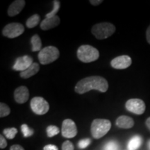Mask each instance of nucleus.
<instances>
[{
    "instance_id": "1",
    "label": "nucleus",
    "mask_w": 150,
    "mask_h": 150,
    "mask_svg": "<svg viewBox=\"0 0 150 150\" xmlns=\"http://www.w3.org/2000/svg\"><path fill=\"white\" fill-rule=\"evenodd\" d=\"M108 88L106 79L100 76H91L80 80L76 83L74 91L78 94H84L91 90H96L101 93H105Z\"/></svg>"
},
{
    "instance_id": "2",
    "label": "nucleus",
    "mask_w": 150,
    "mask_h": 150,
    "mask_svg": "<svg viewBox=\"0 0 150 150\" xmlns=\"http://www.w3.org/2000/svg\"><path fill=\"white\" fill-rule=\"evenodd\" d=\"M111 128V122L106 119H95L91 124V134L94 138L99 139Z\"/></svg>"
},
{
    "instance_id": "3",
    "label": "nucleus",
    "mask_w": 150,
    "mask_h": 150,
    "mask_svg": "<svg viewBox=\"0 0 150 150\" xmlns=\"http://www.w3.org/2000/svg\"><path fill=\"white\" fill-rule=\"evenodd\" d=\"M92 33L99 40H103L111 36L115 33V27L109 22L96 24L92 27Z\"/></svg>"
},
{
    "instance_id": "4",
    "label": "nucleus",
    "mask_w": 150,
    "mask_h": 150,
    "mask_svg": "<svg viewBox=\"0 0 150 150\" xmlns=\"http://www.w3.org/2000/svg\"><path fill=\"white\" fill-rule=\"evenodd\" d=\"M77 57L83 63H91L99 59V53L96 48L93 46L85 45L79 47L77 50Z\"/></svg>"
},
{
    "instance_id": "5",
    "label": "nucleus",
    "mask_w": 150,
    "mask_h": 150,
    "mask_svg": "<svg viewBox=\"0 0 150 150\" xmlns=\"http://www.w3.org/2000/svg\"><path fill=\"white\" fill-rule=\"evenodd\" d=\"M59 50L54 46H48L42 49L38 54V59L42 65L53 63L59 59Z\"/></svg>"
},
{
    "instance_id": "6",
    "label": "nucleus",
    "mask_w": 150,
    "mask_h": 150,
    "mask_svg": "<svg viewBox=\"0 0 150 150\" xmlns=\"http://www.w3.org/2000/svg\"><path fill=\"white\" fill-rule=\"evenodd\" d=\"M31 110L35 114L42 115L46 114L50 110L49 103L42 97H35L30 103Z\"/></svg>"
},
{
    "instance_id": "7",
    "label": "nucleus",
    "mask_w": 150,
    "mask_h": 150,
    "mask_svg": "<svg viewBox=\"0 0 150 150\" xmlns=\"http://www.w3.org/2000/svg\"><path fill=\"white\" fill-rule=\"evenodd\" d=\"M24 31V27L18 22L8 24L2 30V34L8 38H15L21 35Z\"/></svg>"
},
{
    "instance_id": "8",
    "label": "nucleus",
    "mask_w": 150,
    "mask_h": 150,
    "mask_svg": "<svg viewBox=\"0 0 150 150\" xmlns=\"http://www.w3.org/2000/svg\"><path fill=\"white\" fill-rule=\"evenodd\" d=\"M125 107L129 112L136 115H142L145 111L146 106L145 102L140 99H130L125 104Z\"/></svg>"
},
{
    "instance_id": "9",
    "label": "nucleus",
    "mask_w": 150,
    "mask_h": 150,
    "mask_svg": "<svg viewBox=\"0 0 150 150\" xmlns=\"http://www.w3.org/2000/svg\"><path fill=\"white\" fill-rule=\"evenodd\" d=\"M62 136L67 138H72L77 134L76 124L72 120L66 119L63 122L61 129Z\"/></svg>"
},
{
    "instance_id": "10",
    "label": "nucleus",
    "mask_w": 150,
    "mask_h": 150,
    "mask_svg": "<svg viewBox=\"0 0 150 150\" xmlns=\"http://www.w3.org/2000/svg\"><path fill=\"white\" fill-rule=\"evenodd\" d=\"M132 63L130 56L127 55H122L115 57L110 62V65L113 68L117 70H123L129 67Z\"/></svg>"
},
{
    "instance_id": "11",
    "label": "nucleus",
    "mask_w": 150,
    "mask_h": 150,
    "mask_svg": "<svg viewBox=\"0 0 150 150\" xmlns=\"http://www.w3.org/2000/svg\"><path fill=\"white\" fill-rule=\"evenodd\" d=\"M33 63L32 58L28 55H25L21 56V57H19L16 59V63H15L13 68L16 71L23 72V71L27 70L28 67L31 66Z\"/></svg>"
},
{
    "instance_id": "12",
    "label": "nucleus",
    "mask_w": 150,
    "mask_h": 150,
    "mask_svg": "<svg viewBox=\"0 0 150 150\" xmlns=\"http://www.w3.org/2000/svg\"><path fill=\"white\" fill-rule=\"evenodd\" d=\"M14 98L18 104H24L27 102L29 98V90L24 86L17 88L14 92Z\"/></svg>"
},
{
    "instance_id": "13",
    "label": "nucleus",
    "mask_w": 150,
    "mask_h": 150,
    "mask_svg": "<svg viewBox=\"0 0 150 150\" xmlns=\"http://www.w3.org/2000/svg\"><path fill=\"white\" fill-rule=\"evenodd\" d=\"M26 2L24 0H16L9 6L8 8V15L10 17H14L21 12Z\"/></svg>"
},
{
    "instance_id": "14",
    "label": "nucleus",
    "mask_w": 150,
    "mask_h": 150,
    "mask_svg": "<svg viewBox=\"0 0 150 150\" xmlns=\"http://www.w3.org/2000/svg\"><path fill=\"white\" fill-rule=\"evenodd\" d=\"M60 24V18L56 16L53 18H45L40 23V29L44 31L51 29L52 28L57 27Z\"/></svg>"
},
{
    "instance_id": "15",
    "label": "nucleus",
    "mask_w": 150,
    "mask_h": 150,
    "mask_svg": "<svg viewBox=\"0 0 150 150\" xmlns=\"http://www.w3.org/2000/svg\"><path fill=\"white\" fill-rule=\"evenodd\" d=\"M116 125L121 129H131L134 127V121L132 118L127 115H121L116 120Z\"/></svg>"
},
{
    "instance_id": "16",
    "label": "nucleus",
    "mask_w": 150,
    "mask_h": 150,
    "mask_svg": "<svg viewBox=\"0 0 150 150\" xmlns=\"http://www.w3.org/2000/svg\"><path fill=\"white\" fill-rule=\"evenodd\" d=\"M40 70V65L37 63H33L32 65L29 67H28L26 70L21 72L20 74V76L23 79H29L33 75L36 74Z\"/></svg>"
},
{
    "instance_id": "17",
    "label": "nucleus",
    "mask_w": 150,
    "mask_h": 150,
    "mask_svg": "<svg viewBox=\"0 0 150 150\" xmlns=\"http://www.w3.org/2000/svg\"><path fill=\"white\" fill-rule=\"evenodd\" d=\"M142 138L140 136H135L129 140L128 143L129 150H137L141 146Z\"/></svg>"
},
{
    "instance_id": "18",
    "label": "nucleus",
    "mask_w": 150,
    "mask_h": 150,
    "mask_svg": "<svg viewBox=\"0 0 150 150\" xmlns=\"http://www.w3.org/2000/svg\"><path fill=\"white\" fill-rule=\"evenodd\" d=\"M31 43L32 45L31 50L33 52H40L42 50V41L38 35L35 34L32 36L31 38Z\"/></svg>"
},
{
    "instance_id": "19",
    "label": "nucleus",
    "mask_w": 150,
    "mask_h": 150,
    "mask_svg": "<svg viewBox=\"0 0 150 150\" xmlns=\"http://www.w3.org/2000/svg\"><path fill=\"white\" fill-rule=\"evenodd\" d=\"M40 16L38 14H34L32 16H31L30 18L27 20L26 22V25L28 28L31 29V28L35 27L38 24L39 22H40Z\"/></svg>"
},
{
    "instance_id": "20",
    "label": "nucleus",
    "mask_w": 150,
    "mask_h": 150,
    "mask_svg": "<svg viewBox=\"0 0 150 150\" xmlns=\"http://www.w3.org/2000/svg\"><path fill=\"white\" fill-rule=\"evenodd\" d=\"M54 6H53V9L51 12L48 13L47 14H46L45 17L46 18H53V17L56 16V13L59 12L60 9V6H61V4H60V1H58V0H54L53 1Z\"/></svg>"
},
{
    "instance_id": "21",
    "label": "nucleus",
    "mask_w": 150,
    "mask_h": 150,
    "mask_svg": "<svg viewBox=\"0 0 150 150\" xmlns=\"http://www.w3.org/2000/svg\"><path fill=\"white\" fill-rule=\"evenodd\" d=\"M3 133L7 138H8V139H13L15 137H16V134H18V129L14 128V127H13V128H7L3 131Z\"/></svg>"
},
{
    "instance_id": "22",
    "label": "nucleus",
    "mask_w": 150,
    "mask_h": 150,
    "mask_svg": "<svg viewBox=\"0 0 150 150\" xmlns=\"http://www.w3.org/2000/svg\"><path fill=\"white\" fill-rule=\"evenodd\" d=\"M59 131L60 130L59 127L54 126V125H50L47 128V134L50 138H52V137H54L56 135L59 134Z\"/></svg>"
},
{
    "instance_id": "23",
    "label": "nucleus",
    "mask_w": 150,
    "mask_h": 150,
    "mask_svg": "<svg viewBox=\"0 0 150 150\" xmlns=\"http://www.w3.org/2000/svg\"><path fill=\"white\" fill-rule=\"evenodd\" d=\"M11 112L10 108L5 103L1 102L0 104V117H4L8 115Z\"/></svg>"
},
{
    "instance_id": "24",
    "label": "nucleus",
    "mask_w": 150,
    "mask_h": 150,
    "mask_svg": "<svg viewBox=\"0 0 150 150\" xmlns=\"http://www.w3.org/2000/svg\"><path fill=\"white\" fill-rule=\"evenodd\" d=\"M21 130H22V134H23L24 136L25 137V138L31 136L33 134V133H34V131H33V129L29 128V126H28L27 125H26V124H24V125H22Z\"/></svg>"
},
{
    "instance_id": "25",
    "label": "nucleus",
    "mask_w": 150,
    "mask_h": 150,
    "mask_svg": "<svg viewBox=\"0 0 150 150\" xmlns=\"http://www.w3.org/2000/svg\"><path fill=\"white\" fill-rule=\"evenodd\" d=\"M103 150H118V145L115 141H110L106 143Z\"/></svg>"
},
{
    "instance_id": "26",
    "label": "nucleus",
    "mask_w": 150,
    "mask_h": 150,
    "mask_svg": "<svg viewBox=\"0 0 150 150\" xmlns=\"http://www.w3.org/2000/svg\"><path fill=\"white\" fill-rule=\"evenodd\" d=\"M91 142V140L90 138H85V139L81 140L78 143V147L80 149H85L88 146Z\"/></svg>"
},
{
    "instance_id": "27",
    "label": "nucleus",
    "mask_w": 150,
    "mask_h": 150,
    "mask_svg": "<svg viewBox=\"0 0 150 150\" xmlns=\"http://www.w3.org/2000/svg\"><path fill=\"white\" fill-rule=\"evenodd\" d=\"M62 150H74V145L69 140H66L62 145Z\"/></svg>"
},
{
    "instance_id": "28",
    "label": "nucleus",
    "mask_w": 150,
    "mask_h": 150,
    "mask_svg": "<svg viewBox=\"0 0 150 150\" xmlns=\"http://www.w3.org/2000/svg\"><path fill=\"white\" fill-rule=\"evenodd\" d=\"M7 146V142L6 139L4 138V137H3L2 136H0V148L1 149H4V148L6 147Z\"/></svg>"
},
{
    "instance_id": "29",
    "label": "nucleus",
    "mask_w": 150,
    "mask_h": 150,
    "mask_svg": "<svg viewBox=\"0 0 150 150\" xmlns=\"http://www.w3.org/2000/svg\"><path fill=\"white\" fill-rule=\"evenodd\" d=\"M43 150H59L58 147L54 145H47L45 146Z\"/></svg>"
},
{
    "instance_id": "30",
    "label": "nucleus",
    "mask_w": 150,
    "mask_h": 150,
    "mask_svg": "<svg viewBox=\"0 0 150 150\" xmlns=\"http://www.w3.org/2000/svg\"><path fill=\"white\" fill-rule=\"evenodd\" d=\"M10 150H24V149L22 147L21 145H14L11 146L10 148Z\"/></svg>"
},
{
    "instance_id": "31",
    "label": "nucleus",
    "mask_w": 150,
    "mask_h": 150,
    "mask_svg": "<svg viewBox=\"0 0 150 150\" xmlns=\"http://www.w3.org/2000/svg\"><path fill=\"white\" fill-rule=\"evenodd\" d=\"M146 39L147 42L150 45V25L148 27L147 31H146Z\"/></svg>"
},
{
    "instance_id": "32",
    "label": "nucleus",
    "mask_w": 150,
    "mask_h": 150,
    "mask_svg": "<svg viewBox=\"0 0 150 150\" xmlns=\"http://www.w3.org/2000/svg\"><path fill=\"white\" fill-rule=\"evenodd\" d=\"M90 2H91V4L93 6H97V5H99L101 3L103 2L102 0H91L90 1Z\"/></svg>"
},
{
    "instance_id": "33",
    "label": "nucleus",
    "mask_w": 150,
    "mask_h": 150,
    "mask_svg": "<svg viewBox=\"0 0 150 150\" xmlns=\"http://www.w3.org/2000/svg\"><path fill=\"white\" fill-rule=\"evenodd\" d=\"M146 126L150 130V117H148L146 120Z\"/></svg>"
},
{
    "instance_id": "34",
    "label": "nucleus",
    "mask_w": 150,
    "mask_h": 150,
    "mask_svg": "<svg viewBox=\"0 0 150 150\" xmlns=\"http://www.w3.org/2000/svg\"><path fill=\"white\" fill-rule=\"evenodd\" d=\"M148 147H149V148L150 149V140L148 141Z\"/></svg>"
}]
</instances>
